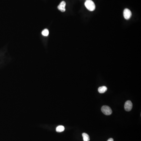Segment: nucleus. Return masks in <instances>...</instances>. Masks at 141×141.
I'll use <instances>...</instances> for the list:
<instances>
[{"label": "nucleus", "mask_w": 141, "mask_h": 141, "mask_svg": "<svg viewBox=\"0 0 141 141\" xmlns=\"http://www.w3.org/2000/svg\"><path fill=\"white\" fill-rule=\"evenodd\" d=\"M85 6L88 10L91 11H94L95 9V4L91 0H86L85 2Z\"/></svg>", "instance_id": "f257e3e1"}, {"label": "nucleus", "mask_w": 141, "mask_h": 141, "mask_svg": "<svg viewBox=\"0 0 141 141\" xmlns=\"http://www.w3.org/2000/svg\"><path fill=\"white\" fill-rule=\"evenodd\" d=\"M101 110L103 113L106 115H110L112 113V109L108 106H103L101 107Z\"/></svg>", "instance_id": "f03ea898"}, {"label": "nucleus", "mask_w": 141, "mask_h": 141, "mask_svg": "<svg viewBox=\"0 0 141 141\" xmlns=\"http://www.w3.org/2000/svg\"><path fill=\"white\" fill-rule=\"evenodd\" d=\"M132 13L129 9L126 8L123 11V16L126 20H129L131 18Z\"/></svg>", "instance_id": "7ed1b4c3"}, {"label": "nucleus", "mask_w": 141, "mask_h": 141, "mask_svg": "<svg viewBox=\"0 0 141 141\" xmlns=\"http://www.w3.org/2000/svg\"><path fill=\"white\" fill-rule=\"evenodd\" d=\"M124 108L126 111H131L132 108V102L130 101H126L124 105Z\"/></svg>", "instance_id": "20e7f679"}, {"label": "nucleus", "mask_w": 141, "mask_h": 141, "mask_svg": "<svg viewBox=\"0 0 141 141\" xmlns=\"http://www.w3.org/2000/svg\"><path fill=\"white\" fill-rule=\"evenodd\" d=\"M66 6V2L64 1H62L60 2V4L58 6V9L62 12H65L66 11V8H65Z\"/></svg>", "instance_id": "39448f33"}, {"label": "nucleus", "mask_w": 141, "mask_h": 141, "mask_svg": "<svg viewBox=\"0 0 141 141\" xmlns=\"http://www.w3.org/2000/svg\"><path fill=\"white\" fill-rule=\"evenodd\" d=\"M107 90V88L106 87L103 86L98 88V91L100 93H103L106 91Z\"/></svg>", "instance_id": "423d86ee"}, {"label": "nucleus", "mask_w": 141, "mask_h": 141, "mask_svg": "<svg viewBox=\"0 0 141 141\" xmlns=\"http://www.w3.org/2000/svg\"><path fill=\"white\" fill-rule=\"evenodd\" d=\"M84 141H90V138L88 134L86 133H83L82 134Z\"/></svg>", "instance_id": "0eeeda50"}, {"label": "nucleus", "mask_w": 141, "mask_h": 141, "mask_svg": "<svg viewBox=\"0 0 141 141\" xmlns=\"http://www.w3.org/2000/svg\"><path fill=\"white\" fill-rule=\"evenodd\" d=\"M64 130V127L62 125H59L56 128V131L57 132H62Z\"/></svg>", "instance_id": "6e6552de"}, {"label": "nucleus", "mask_w": 141, "mask_h": 141, "mask_svg": "<svg viewBox=\"0 0 141 141\" xmlns=\"http://www.w3.org/2000/svg\"><path fill=\"white\" fill-rule=\"evenodd\" d=\"M49 31L47 29H44L42 32V35H43V36H46V37L49 35Z\"/></svg>", "instance_id": "1a4fd4ad"}, {"label": "nucleus", "mask_w": 141, "mask_h": 141, "mask_svg": "<svg viewBox=\"0 0 141 141\" xmlns=\"http://www.w3.org/2000/svg\"><path fill=\"white\" fill-rule=\"evenodd\" d=\"M107 141H114V140L112 138H111L109 139L108 140H107Z\"/></svg>", "instance_id": "9d476101"}, {"label": "nucleus", "mask_w": 141, "mask_h": 141, "mask_svg": "<svg viewBox=\"0 0 141 141\" xmlns=\"http://www.w3.org/2000/svg\"></svg>", "instance_id": "9b49d317"}]
</instances>
